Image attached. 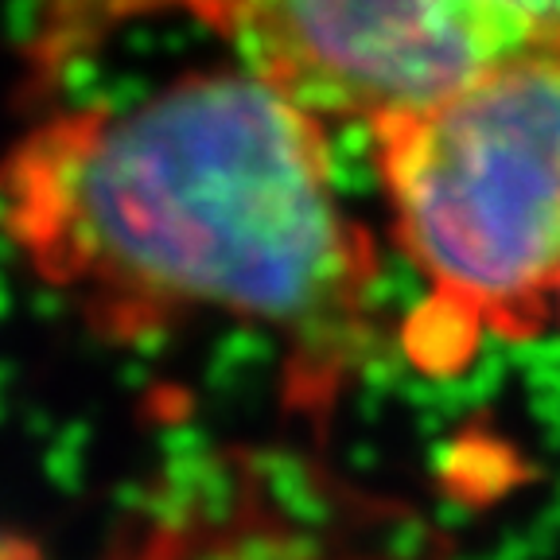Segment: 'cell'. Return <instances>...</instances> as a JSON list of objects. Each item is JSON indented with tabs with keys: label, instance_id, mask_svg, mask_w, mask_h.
<instances>
[{
	"label": "cell",
	"instance_id": "4",
	"mask_svg": "<svg viewBox=\"0 0 560 560\" xmlns=\"http://www.w3.org/2000/svg\"><path fill=\"white\" fill-rule=\"evenodd\" d=\"M292 494L277 471L230 467L156 510L117 560H397L342 517V502Z\"/></svg>",
	"mask_w": 560,
	"mask_h": 560
},
{
	"label": "cell",
	"instance_id": "1",
	"mask_svg": "<svg viewBox=\"0 0 560 560\" xmlns=\"http://www.w3.org/2000/svg\"><path fill=\"white\" fill-rule=\"evenodd\" d=\"M0 230L105 339L199 319L280 335L312 409L366 342L374 237L335 191L324 121L249 67L27 129L0 160Z\"/></svg>",
	"mask_w": 560,
	"mask_h": 560
},
{
	"label": "cell",
	"instance_id": "2",
	"mask_svg": "<svg viewBox=\"0 0 560 560\" xmlns=\"http://www.w3.org/2000/svg\"><path fill=\"white\" fill-rule=\"evenodd\" d=\"M370 137L394 242L424 280L412 359L452 374L479 342L541 335L560 292V39Z\"/></svg>",
	"mask_w": 560,
	"mask_h": 560
},
{
	"label": "cell",
	"instance_id": "5",
	"mask_svg": "<svg viewBox=\"0 0 560 560\" xmlns=\"http://www.w3.org/2000/svg\"><path fill=\"white\" fill-rule=\"evenodd\" d=\"M27 12L24 59L35 82L62 79L114 32L156 16H191L226 35L242 0H20Z\"/></svg>",
	"mask_w": 560,
	"mask_h": 560
},
{
	"label": "cell",
	"instance_id": "6",
	"mask_svg": "<svg viewBox=\"0 0 560 560\" xmlns=\"http://www.w3.org/2000/svg\"><path fill=\"white\" fill-rule=\"evenodd\" d=\"M552 324L560 327V292H557V315H552Z\"/></svg>",
	"mask_w": 560,
	"mask_h": 560
},
{
	"label": "cell",
	"instance_id": "3",
	"mask_svg": "<svg viewBox=\"0 0 560 560\" xmlns=\"http://www.w3.org/2000/svg\"><path fill=\"white\" fill-rule=\"evenodd\" d=\"M226 39L315 121L377 125L560 39V0H242Z\"/></svg>",
	"mask_w": 560,
	"mask_h": 560
}]
</instances>
